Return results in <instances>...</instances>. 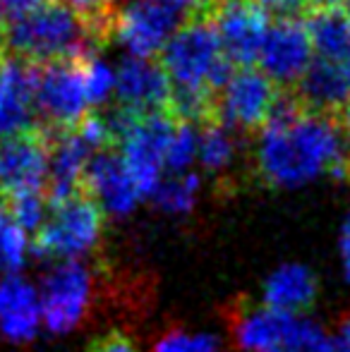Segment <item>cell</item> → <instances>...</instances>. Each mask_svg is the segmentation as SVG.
Returning a JSON list of instances; mask_svg holds the SVG:
<instances>
[{
  "label": "cell",
  "mask_w": 350,
  "mask_h": 352,
  "mask_svg": "<svg viewBox=\"0 0 350 352\" xmlns=\"http://www.w3.org/2000/svg\"><path fill=\"white\" fill-rule=\"evenodd\" d=\"M341 338L346 340V343H350V311L343 316V321H341Z\"/></svg>",
  "instance_id": "8d00e7d4"
},
{
  "label": "cell",
  "mask_w": 350,
  "mask_h": 352,
  "mask_svg": "<svg viewBox=\"0 0 350 352\" xmlns=\"http://www.w3.org/2000/svg\"><path fill=\"white\" fill-rule=\"evenodd\" d=\"M341 70H343V74H346V82H348V87H350V58L341 65Z\"/></svg>",
  "instance_id": "74e56055"
},
{
  "label": "cell",
  "mask_w": 350,
  "mask_h": 352,
  "mask_svg": "<svg viewBox=\"0 0 350 352\" xmlns=\"http://www.w3.org/2000/svg\"><path fill=\"white\" fill-rule=\"evenodd\" d=\"M197 156L209 173L226 170L235 156V135L219 120L201 122L197 137Z\"/></svg>",
  "instance_id": "44dd1931"
},
{
  "label": "cell",
  "mask_w": 350,
  "mask_h": 352,
  "mask_svg": "<svg viewBox=\"0 0 350 352\" xmlns=\"http://www.w3.org/2000/svg\"><path fill=\"white\" fill-rule=\"evenodd\" d=\"M221 51L233 65L252 67L259 60L269 34V14L250 0H230L211 14Z\"/></svg>",
  "instance_id": "9c48e42d"
},
{
  "label": "cell",
  "mask_w": 350,
  "mask_h": 352,
  "mask_svg": "<svg viewBox=\"0 0 350 352\" xmlns=\"http://www.w3.org/2000/svg\"><path fill=\"white\" fill-rule=\"evenodd\" d=\"M34 84L36 65L8 58L0 72V140L22 135L39 125Z\"/></svg>",
  "instance_id": "9a60e30c"
},
{
  "label": "cell",
  "mask_w": 350,
  "mask_h": 352,
  "mask_svg": "<svg viewBox=\"0 0 350 352\" xmlns=\"http://www.w3.org/2000/svg\"><path fill=\"white\" fill-rule=\"evenodd\" d=\"M5 63H8V56H5V51H3V46H0V72H3V67H5Z\"/></svg>",
  "instance_id": "f35d334b"
},
{
  "label": "cell",
  "mask_w": 350,
  "mask_h": 352,
  "mask_svg": "<svg viewBox=\"0 0 350 352\" xmlns=\"http://www.w3.org/2000/svg\"><path fill=\"white\" fill-rule=\"evenodd\" d=\"M94 51L75 58L36 65L34 106L39 127L48 132H63L77 127L89 116V98L85 82V65Z\"/></svg>",
  "instance_id": "277c9868"
},
{
  "label": "cell",
  "mask_w": 350,
  "mask_h": 352,
  "mask_svg": "<svg viewBox=\"0 0 350 352\" xmlns=\"http://www.w3.org/2000/svg\"><path fill=\"white\" fill-rule=\"evenodd\" d=\"M195 153H197L195 130H192L190 122H177L173 137H171L168 148H166L164 166L175 175V173H182L187 166H190V161L195 158Z\"/></svg>",
  "instance_id": "d4e9b609"
},
{
  "label": "cell",
  "mask_w": 350,
  "mask_h": 352,
  "mask_svg": "<svg viewBox=\"0 0 350 352\" xmlns=\"http://www.w3.org/2000/svg\"><path fill=\"white\" fill-rule=\"evenodd\" d=\"M281 89L254 67L233 72L223 89L216 94L214 120L233 135H259L266 127Z\"/></svg>",
  "instance_id": "8992f818"
},
{
  "label": "cell",
  "mask_w": 350,
  "mask_h": 352,
  "mask_svg": "<svg viewBox=\"0 0 350 352\" xmlns=\"http://www.w3.org/2000/svg\"><path fill=\"white\" fill-rule=\"evenodd\" d=\"M197 190H199V180L192 173H175L168 175L166 180H161L156 185V190L151 192L156 206H161L164 211H187L197 199Z\"/></svg>",
  "instance_id": "7402d4cb"
},
{
  "label": "cell",
  "mask_w": 350,
  "mask_h": 352,
  "mask_svg": "<svg viewBox=\"0 0 350 352\" xmlns=\"http://www.w3.org/2000/svg\"><path fill=\"white\" fill-rule=\"evenodd\" d=\"M288 91H293L303 111L317 113V116L336 118V113L350 101V87L341 65L322 58L309 63L300 82Z\"/></svg>",
  "instance_id": "2e32d148"
},
{
  "label": "cell",
  "mask_w": 350,
  "mask_h": 352,
  "mask_svg": "<svg viewBox=\"0 0 350 352\" xmlns=\"http://www.w3.org/2000/svg\"><path fill=\"white\" fill-rule=\"evenodd\" d=\"M82 192L91 197L101 211L113 216H125L142 199L130 170L125 166L120 148L106 146L98 148L87 163L85 177H82Z\"/></svg>",
  "instance_id": "4fadbf2b"
},
{
  "label": "cell",
  "mask_w": 350,
  "mask_h": 352,
  "mask_svg": "<svg viewBox=\"0 0 350 352\" xmlns=\"http://www.w3.org/2000/svg\"><path fill=\"white\" fill-rule=\"evenodd\" d=\"M341 256H343V269H346V276L350 280V216L341 232Z\"/></svg>",
  "instance_id": "1f68e13d"
},
{
  "label": "cell",
  "mask_w": 350,
  "mask_h": 352,
  "mask_svg": "<svg viewBox=\"0 0 350 352\" xmlns=\"http://www.w3.org/2000/svg\"><path fill=\"white\" fill-rule=\"evenodd\" d=\"M113 91H116V103L140 116H151V113H168L173 87L159 58H130L118 67Z\"/></svg>",
  "instance_id": "5bb4252c"
},
{
  "label": "cell",
  "mask_w": 350,
  "mask_h": 352,
  "mask_svg": "<svg viewBox=\"0 0 350 352\" xmlns=\"http://www.w3.org/2000/svg\"><path fill=\"white\" fill-rule=\"evenodd\" d=\"M346 8H348V17H350V0H346Z\"/></svg>",
  "instance_id": "ab89813d"
},
{
  "label": "cell",
  "mask_w": 350,
  "mask_h": 352,
  "mask_svg": "<svg viewBox=\"0 0 350 352\" xmlns=\"http://www.w3.org/2000/svg\"><path fill=\"white\" fill-rule=\"evenodd\" d=\"M85 352H142L130 333L120 329H111L106 333L89 340Z\"/></svg>",
  "instance_id": "83f0119b"
},
{
  "label": "cell",
  "mask_w": 350,
  "mask_h": 352,
  "mask_svg": "<svg viewBox=\"0 0 350 352\" xmlns=\"http://www.w3.org/2000/svg\"><path fill=\"white\" fill-rule=\"evenodd\" d=\"M305 27H307L309 41H312V48L317 51V58L336 63V65H343L350 58L348 12H343L338 8L309 10L307 19H305Z\"/></svg>",
  "instance_id": "d6986e66"
},
{
  "label": "cell",
  "mask_w": 350,
  "mask_h": 352,
  "mask_svg": "<svg viewBox=\"0 0 350 352\" xmlns=\"http://www.w3.org/2000/svg\"><path fill=\"white\" fill-rule=\"evenodd\" d=\"M164 3L177 10L180 14H185V17H197L201 8V0H164Z\"/></svg>",
  "instance_id": "4dcf8cb0"
},
{
  "label": "cell",
  "mask_w": 350,
  "mask_h": 352,
  "mask_svg": "<svg viewBox=\"0 0 350 352\" xmlns=\"http://www.w3.org/2000/svg\"><path fill=\"white\" fill-rule=\"evenodd\" d=\"M173 89L219 94L233 77V63L221 51L209 17H187L159 53Z\"/></svg>",
  "instance_id": "7a4b0ae2"
},
{
  "label": "cell",
  "mask_w": 350,
  "mask_h": 352,
  "mask_svg": "<svg viewBox=\"0 0 350 352\" xmlns=\"http://www.w3.org/2000/svg\"><path fill=\"white\" fill-rule=\"evenodd\" d=\"M85 82H87L89 106H101V103H106L108 94L113 91L116 77H113L111 70L96 56H91L85 65Z\"/></svg>",
  "instance_id": "4316f807"
},
{
  "label": "cell",
  "mask_w": 350,
  "mask_h": 352,
  "mask_svg": "<svg viewBox=\"0 0 350 352\" xmlns=\"http://www.w3.org/2000/svg\"><path fill=\"white\" fill-rule=\"evenodd\" d=\"M314 297H317V278L303 264L281 266L264 283V305L285 314L309 309Z\"/></svg>",
  "instance_id": "ac0fdd59"
},
{
  "label": "cell",
  "mask_w": 350,
  "mask_h": 352,
  "mask_svg": "<svg viewBox=\"0 0 350 352\" xmlns=\"http://www.w3.org/2000/svg\"><path fill=\"white\" fill-rule=\"evenodd\" d=\"M154 352H221V348L219 340L209 333L190 336L182 329H173L156 340Z\"/></svg>",
  "instance_id": "484cf974"
},
{
  "label": "cell",
  "mask_w": 350,
  "mask_h": 352,
  "mask_svg": "<svg viewBox=\"0 0 350 352\" xmlns=\"http://www.w3.org/2000/svg\"><path fill=\"white\" fill-rule=\"evenodd\" d=\"M103 232V211L85 192L48 213L41 230L34 235V252L46 259L77 261L91 252Z\"/></svg>",
  "instance_id": "5b68a950"
},
{
  "label": "cell",
  "mask_w": 350,
  "mask_h": 352,
  "mask_svg": "<svg viewBox=\"0 0 350 352\" xmlns=\"http://www.w3.org/2000/svg\"><path fill=\"white\" fill-rule=\"evenodd\" d=\"M250 3L262 8L266 14H276V19L300 17L309 12V0H250Z\"/></svg>",
  "instance_id": "f546056e"
},
{
  "label": "cell",
  "mask_w": 350,
  "mask_h": 352,
  "mask_svg": "<svg viewBox=\"0 0 350 352\" xmlns=\"http://www.w3.org/2000/svg\"><path fill=\"white\" fill-rule=\"evenodd\" d=\"M322 352H350V343H346L341 336L338 338H329Z\"/></svg>",
  "instance_id": "e575fe53"
},
{
  "label": "cell",
  "mask_w": 350,
  "mask_h": 352,
  "mask_svg": "<svg viewBox=\"0 0 350 352\" xmlns=\"http://www.w3.org/2000/svg\"><path fill=\"white\" fill-rule=\"evenodd\" d=\"M46 206L48 201L43 197V192H29V195H17L5 199V211L12 216V221L24 232H34V235L46 223Z\"/></svg>",
  "instance_id": "603a6c76"
},
{
  "label": "cell",
  "mask_w": 350,
  "mask_h": 352,
  "mask_svg": "<svg viewBox=\"0 0 350 352\" xmlns=\"http://www.w3.org/2000/svg\"><path fill=\"white\" fill-rule=\"evenodd\" d=\"M185 19L164 0H125L118 12L116 38L132 58H159Z\"/></svg>",
  "instance_id": "52a82bcc"
},
{
  "label": "cell",
  "mask_w": 350,
  "mask_h": 352,
  "mask_svg": "<svg viewBox=\"0 0 350 352\" xmlns=\"http://www.w3.org/2000/svg\"><path fill=\"white\" fill-rule=\"evenodd\" d=\"M336 122H338V127H341L343 137H346L348 144H350V101L336 113Z\"/></svg>",
  "instance_id": "d6a6232c"
},
{
  "label": "cell",
  "mask_w": 350,
  "mask_h": 352,
  "mask_svg": "<svg viewBox=\"0 0 350 352\" xmlns=\"http://www.w3.org/2000/svg\"><path fill=\"white\" fill-rule=\"evenodd\" d=\"M341 3H346V0H309V10H331Z\"/></svg>",
  "instance_id": "d590c367"
},
{
  "label": "cell",
  "mask_w": 350,
  "mask_h": 352,
  "mask_svg": "<svg viewBox=\"0 0 350 352\" xmlns=\"http://www.w3.org/2000/svg\"><path fill=\"white\" fill-rule=\"evenodd\" d=\"M0 46L8 58L29 65H48L96 51L80 19L56 0L5 29Z\"/></svg>",
  "instance_id": "3957f363"
},
{
  "label": "cell",
  "mask_w": 350,
  "mask_h": 352,
  "mask_svg": "<svg viewBox=\"0 0 350 352\" xmlns=\"http://www.w3.org/2000/svg\"><path fill=\"white\" fill-rule=\"evenodd\" d=\"M56 3H61L80 19L89 41L96 48L116 38V22L122 0H56Z\"/></svg>",
  "instance_id": "ffe728a7"
},
{
  "label": "cell",
  "mask_w": 350,
  "mask_h": 352,
  "mask_svg": "<svg viewBox=\"0 0 350 352\" xmlns=\"http://www.w3.org/2000/svg\"><path fill=\"white\" fill-rule=\"evenodd\" d=\"M262 72L283 91L293 89L312 63V41L300 17H281L269 27L262 48Z\"/></svg>",
  "instance_id": "7c38bea8"
},
{
  "label": "cell",
  "mask_w": 350,
  "mask_h": 352,
  "mask_svg": "<svg viewBox=\"0 0 350 352\" xmlns=\"http://www.w3.org/2000/svg\"><path fill=\"white\" fill-rule=\"evenodd\" d=\"M27 256V235L12 221L8 211H0V271L12 274L24 264Z\"/></svg>",
  "instance_id": "cb8c5ba5"
},
{
  "label": "cell",
  "mask_w": 350,
  "mask_h": 352,
  "mask_svg": "<svg viewBox=\"0 0 350 352\" xmlns=\"http://www.w3.org/2000/svg\"><path fill=\"white\" fill-rule=\"evenodd\" d=\"M91 300V274L82 261H61L43 278L41 316L53 333L77 329Z\"/></svg>",
  "instance_id": "ba28073f"
},
{
  "label": "cell",
  "mask_w": 350,
  "mask_h": 352,
  "mask_svg": "<svg viewBox=\"0 0 350 352\" xmlns=\"http://www.w3.org/2000/svg\"><path fill=\"white\" fill-rule=\"evenodd\" d=\"M48 132L39 125L0 140V190L5 199L41 192L48 177Z\"/></svg>",
  "instance_id": "30bf717a"
},
{
  "label": "cell",
  "mask_w": 350,
  "mask_h": 352,
  "mask_svg": "<svg viewBox=\"0 0 350 352\" xmlns=\"http://www.w3.org/2000/svg\"><path fill=\"white\" fill-rule=\"evenodd\" d=\"M41 300L22 278H5L0 283V329L14 343H24L36 336Z\"/></svg>",
  "instance_id": "e0dca14e"
},
{
  "label": "cell",
  "mask_w": 350,
  "mask_h": 352,
  "mask_svg": "<svg viewBox=\"0 0 350 352\" xmlns=\"http://www.w3.org/2000/svg\"><path fill=\"white\" fill-rule=\"evenodd\" d=\"M230 3V0H201V8H199V17H209L221 8V5Z\"/></svg>",
  "instance_id": "836d02e7"
},
{
  "label": "cell",
  "mask_w": 350,
  "mask_h": 352,
  "mask_svg": "<svg viewBox=\"0 0 350 352\" xmlns=\"http://www.w3.org/2000/svg\"><path fill=\"white\" fill-rule=\"evenodd\" d=\"M350 144L336 118L303 111L293 91H281L257 135L254 170L269 187H298L324 173L346 175Z\"/></svg>",
  "instance_id": "6da1fadb"
},
{
  "label": "cell",
  "mask_w": 350,
  "mask_h": 352,
  "mask_svg": "<svg viewBox=\"0 0 350 352\" xmlns=\"http://www.w3.org/2000/svg\"><path fill=\"white\" fill-rule=\"evenodd\" d=\"M346 175L350 177V161H348V168H346Z\"/></svg>",
  "instance_id": "60d3db41"
},
{
  "label": "cell",
  "mask_w": 350,
  "mask_h": 352,
  "mask_svg": "<svg viewBox=\"0 0 350 352\" xmlns=\"http://www.w3.org/2000/svg\"><path fill=\"white\" fill-rule=\"evenodd\" d=\"M175 125L177 122L168 113H151V116L142 118L135 125V130L127 135V140L120 144L125 166L142 197L151 195L161 182L166 148L171 144Z\"/></svg>",
  "instance_id": "8fae6325"
},
{
  "label": "cell",
  "mask_w": 350,
  "mask_h": 352,
  "mask_svg": "<svg viewBox=\"0 0 350 352\" xmlns=\"http://www.w3.org/2000/svg\"><path fill=\"white\" fill-rule=\"evenodd\" d=\"M48 3H53V0H0V34Z\"/></svg>",
  "instance_id": "f1b7e54d"
}]
</instances>
